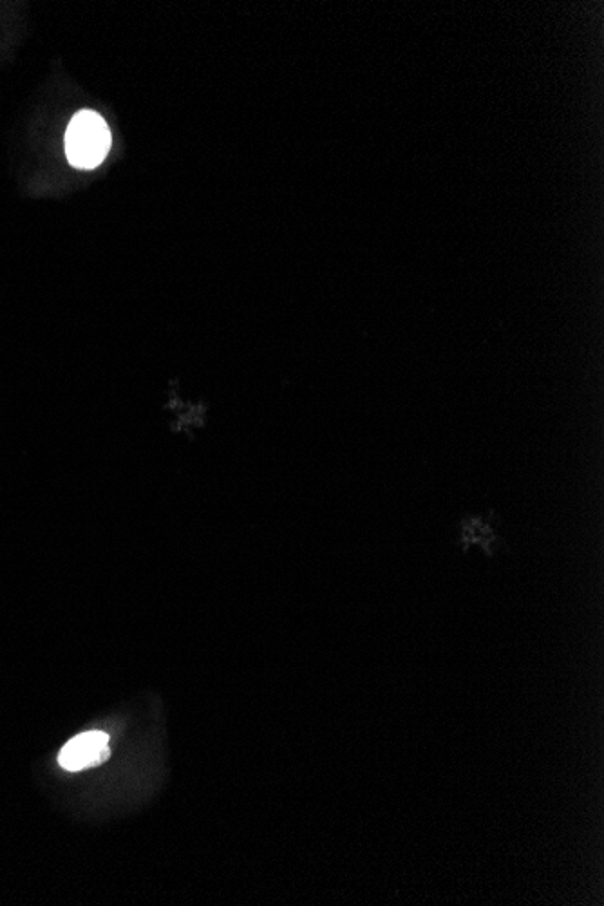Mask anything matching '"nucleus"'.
<instances>
[{"label":"nucleus","instance_id":"nucleus-1","mask_svg":"<svg viewBox=\"0 0 604 906\" xmlns=\"http://www.w3.org/2000/svg\"><path fill=\"white\" fill-rule=\"evenodd\" d=\"M111 149V131L95 111H80L67 125L66 154L76 169H96Z\"/></svg>","mask_w":604,"mask_h":906},{"label":"nucleus","instance_id":"nucleus-2","mask_svg":"<svg viewBox=\"0 0 604 906\" xmlns=\"http://www.w3.org/2000/svg\"><path fill=\"white\" fill-rule=\"evenodd\" d=\"M109 737L104 731H87L71 738L58 755V764L69 773L91 769L109 760Z\"/></svg>","mask_w":604,"mask_h":906},{"label":"nucleus","instance_id":"nucleus-3","mask_svg":"<svg viewBox=\"0 0 604 906\" xmlns=\"http://www.w3.org/2000/svg\"><path fill=\"white\" fill-rule=\"evenodd\" d=\"M462 543L465 548H469V545H480L487 554H491L494 552V545L498 543V536L491 523L478 516H472L462 523Z\"/></svg>","mask_w":604,"mask_h":906}]
</instances>
